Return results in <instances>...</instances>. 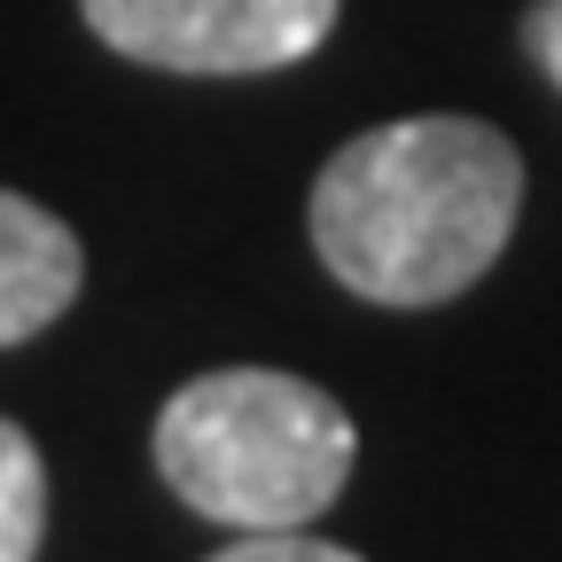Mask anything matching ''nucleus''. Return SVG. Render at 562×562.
I'll return each instance as SVG.
<instances>
[{
	"label": "nucleus",
	"mask_w": 562,
	"mask_h": 562,
	"mask_svg": "<svg viewBox=\"0 0 562 562\" xmlns=\"http://www.w3.org/2000/svg\"><path fill=\"white\" fill-rule=\"evenodd\" d=\"M87 281L79 235H70L47 203L0 188V344H32L70 313Z\"/></svg>",
	"instance_id": "20e7f679"
},
{
	"label": "nucleus",
	"mask_w": 562,
	"mask_h": 562,
	"mask_svg": "<svg viewBox=\"0 0 562 562\" xmlns=\"http://www.w3.org/2000/svg\"><path fill=\"white\" fill-rule=\"evenodd\" d=\"M524 211V157L484 117H398L321 165L313 250L368 305H446L492 273Z\"/></svg>",
	"instance_id": "f257e3e1"
},
{
	"label": "nucleus",
	"mask_w": 562,
	"mask_h": 562,
	"mask_svg": "<svg viewBox=\"0 0 562 562\" xmlns=\"http://www.w3.org/2000/svg\"><path fill=\"white\" fill-rule=\"evenodd\" d=\"M40 539H47V461L16 422H0V562H40Z\"/></svg>",
	"instance_id": "39448f33"
},
{
	"label": "nucleus",
	"mask_w": 562,
	"mask_h": 562,
	"mask_svg": "<svg viewBox=\"0 0 562 562\" xmlns=\"http://www.w3.org/2000/svg\"><path fill=\"white\" fill-rule=\"evenodd\" d=\"M360 461L351 414L281 368H211L157 414V469L180 501L227 531H297L336 508Z\"/></svg>",
	"instance_id": "f03ea898"
},
{
	"label": "nucleus",
	"mask_w": 562,
	"mask_h": 562,
	"mask_svg": "<svg viewBox=\"0 0 562 562\" xmlns=\"http://www.w3.org/2000/svg\"><path fill=\"white\" fill-rule=\"evenodd\" d=\"M211 562H360V554L336 547V539H313L297 524V531H243L235 547H220Z\"/></svg>",
	"instance_id": "423d86ee"
},
{
	"label": "nucleus",
	"mask_w": 562,
	"mask_h": 562,
	"mask_svg": "<svg viewBox=\"0 0 562 562\" xmlns=\"http://www.w3.org/2000/svg\"><path fill=\"white\" fill-rule=\"evenodd\" d=\"M524 47H531V63L547 70V79L562 87V0H539V9L524 16Z\"/></svg>",
	"instance_id": "0eeeda50"
},
{
	"label": "nucleus",
	"mask_w": 562,
	"mask_h": 562,
	"mask_svg": "<svg viewBox=\"0 0 562 562\" xmlns=\"http://www.w3.org/2000/svg\"><path fill=\"white\" fill-rule=\"evenodd\" d=\"M344 0H79L102 47L188 79H250L305 63L336 32Z\"/></svg>",
	"instance_id": "7ed1b4c3"
}]
</instances>
